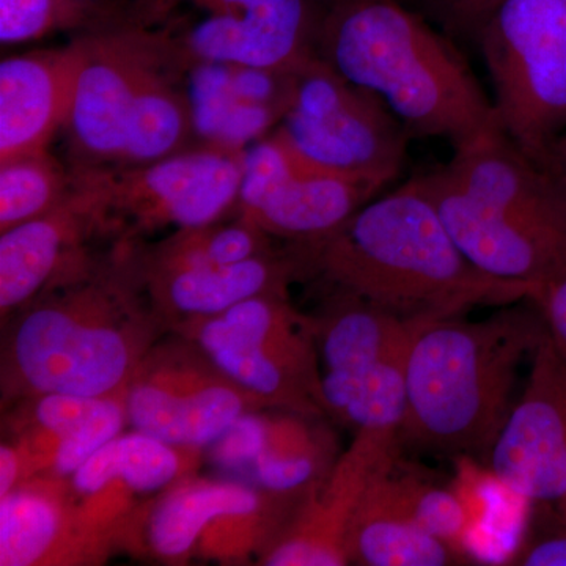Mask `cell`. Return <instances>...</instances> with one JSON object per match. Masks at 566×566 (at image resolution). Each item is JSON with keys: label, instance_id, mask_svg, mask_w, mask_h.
I'll return each instance as SVG.
<instances>
[{"label": "cell", "instance_id": "484cf974", "mask_svg": "<svg viewBox=\"0 0 566 566\" xmlns=\"http://www.w3.org/2000/svg\"><path fill=\"white\" fill-rule=\"evenodd\" d=\"M158 17V0H0V40L20 44L59 32L87 35L148 25Z\"/></svg>", "mask_w": 566, "mask_h": 566}, {"label": "cell", "instance_id": "7a4b0ae2", "mask_svg": "<svg viewBox=\"0 0 566 566\" xmlns=\"http://www.w3.org/2000/svg\"><path fill=\"white\" fill-rule=\"evenodd\" d=\"M304 249L311 275L409 322L457 318L476 305L502 307L532 300L539 290L469 262L416 178Z\"/></svg>", "mask_w": 566, "mask_h": 566}, {"label": "cell", "instance_id": "e575fe53", "mask_svg": "<svg viewBox=\"0 0 566 566\" xmlns=\"http://www.w3.org/2000/svg\"><path fill=\"white\" fill-rule=\"evenodd\" d=\"M542 167H545L551 177L556 180L558 188L566 197V132L560 134L547 148Z\"/></svg>", "mask_w": 566, "mask_h": 566}, {"label": "cell", "instance_id": "83f0119b", "mask_svg": "<svg viewBox=\"0 0 566 566\" xmlns=\"http://www.w3.org/2000/svg\"><path fill=\"white\" fill-rule=\"evenodd\" d=\"M73 189V170L50 151L0 164V233L55 210Z\"/></svg>", "mask_w": 566, "mask_h": 566}, {"label": "cell", "instance_id": "8992f818", "mask_svg": "<svg viewBox=\"0 0 566 566\" xmlns=\"http://www.w3.org/2000/svg\"><path fill=\"white\" fill-rule=\"evenodd\" d=\"M502 132L542 166L566 132V0H504L475 40Z\"/></svg>", "mask_w": 566, "mask_h": 566}, {"label": "cell", "instance_id": "e0dca14e", "mask_svg": "<svg viewBox=\"0 0 566 566\" xmlns=\"http://www.w3.org/2000/svg\"><path fill=\"white\" fill-rule=\"evenodd\" d=\"M99 237L91 196L76 181L73 193L55 210L0 233L3 322L44 290L93 263L96 255L88 249V241Z\"/></svg>", "mask_w": 566, "mask_h": 566}, {"label": "cell", "instance_id": "4316f807", "mask_svg": "<svg viewBox=\"0 0 566 566\" xmlns=\"http://www.w3.org/2000/svg\"><path fill=\"white\" fill-rule=\"evenodd\" d=\"M270 251L273 237L234 216L233 221L175 230L148 249L134 245V262L140 275H156L222 266Z\"/></svg>", "mask_w": 566, "mask_h": 566}, {"label": "cell", "instance_id": "2e32d148", "mask_svg": "<svg viewBox=\"0 0 566 566\" xmlns=\"http://www.w3.org/2000/svg\"><path fill=\"white\" fill-rule=\"evenodd\" d=\"M331 0H259L241 14L207 17L175 32L186 69L202 63L300 73L319 57L318 43Z\"/></svg>", "mask_w": 566, "mask_h": 566}, {"label": "cell", "instance_id": "f546056e", "mask_svg": "<svg viewBox=\"0 0 566 566\" xmlns=\"http://www.w3.org/2000/svg\"><path fill=\"white\" fill-rule=\"evenodd\" d=\"M532 301L542 312L554 344L566 357V271L553 281L543 283Z\"/></svg>", "mask_w": 566, "mask_h": 566}, {"label": "cell", "instance_id": "9c48e42d", "mask_svg": "<svg viewBox=\"0 0 566 566\" xmlns=\"http://www.w3.org/2000/svg\"><path fill=\"white\" fill-rule=\"evenodd\" d=\"M172 331L196 342L223 374L268 409L326 415L311 315L297 312L289 296L251 297Z\"/></svg>", "mask_w": 566, "mask_h": 566}, {"label": "cell", "instance_id": "7c38bea8", "mask_svg": "<svg viewBox=\"0 0 566 566\" xmlns=\"http://www.w3.org/2000/svg\"><path fill=\"white\" fill-rule=\"evenodd\" d=\"M81 36L85 61L63 128L73 167L117 166L142 81L167 50V29L136 25Z\"/></svg>", "mask_w": 566, "mask_h": 566}, {"label": "cell", "instance_id": "4fadbf2b", "mask_svg": "<svg viewBox=\"0 0 566 566\" xmlns=\"http://www.w3.org/2000/svg\"><path fill=\"white\" fill-rule=\"evenodd\" d=\"M490 457L502 485L526 501L560 506L566 516V357L547 329Z\"/></svg>", "mask_w": 566, "mask_h": 566}, {"label": "cell", "instance_id": "836d02e7", "mask_svg": "<svg viewBox=\"0 0 566 566\" xmlns=\"http://www.w3.org/2000/svg\"><path fill=\"white\" fill-rule=\"evenodd\" d=\"M465 2L468 0H420V6H422L420 13H423L428 20L433 21L439 29L446 32Z\"/></svg>", "mask_w": 566, "mask_h": 566}, {"label": "cell", "instance_id": "4dcf8cb0", "mask_svg": "<svg viewBox=\"0 0 566 566\" xmlns=\"http://www.w3.org/2000/svg\"><path fill=\"white\" fill-rule=\"evenodd\" d=\"M502 2L504 0H468L447 28V35L475 44L480 29Z\"/></svg>", "mask_w": 566, "mask_h": 566}, {"label": "cell", "instance_id": "5b68a950", "mask_svg": "<svg viewBox=\"0 0 566 566\" xmlns=\"http://www.w3.org/2000/svg\"><path fill=\"white\" fill-rule=\"evenodd\" d=\"M245 150L202 145L140 166L73 167L91 196L102 238L139 245L153 233L234 214Z\"/></svg>", "mask_w": 566, "mask_h": 566}, {"label": "cell", "instance_id": "d6a6232c", "mask_svg": "<svg viewBox=\"0 0 566 566\" xmlns=\"http://www.w3.org/2000/svg\"><path fill=\"white\" fill-rule=\"evenodd\" d=\"M520 565L566 566V534L543 539L528 547L521 557Z\"/></svg>", "mask_w": 566, "mask_h": 566}, {"label": "cell", "instance_id": "44dd1931", "mask_svg": "<svg viewBox=\"0 0 566 566\" xmlns=\"http://www.w3.org/2000/svg\"><path fill=\"white\" fill-rule=\"evenodd\" d=\"M103 558L77 521L65 480L35 475L0 499V565L96 564Z\"/></svg>", "mask_w": 566, "mask_h": 566}, {"label": "cell", "instance_id": "cb8c5ba5", "mask_svg": "<svg viewBox=\"0 0 566 566\" xmlns=\"http://www.w3.org/2000/svg\"><path fill=\"white\" fill-rule=\"evenodd\" d=\"M186 71L167 31V50L147 71L134 99L125 150L117 166L155 163L191 148L196 122L191 96L182 82Z\"/></svg>", "mask_w": 566, "mask_h": 566}, {"label": "cell", "instance_id": "f1b7e54d", "mask_svg": "<svg viewBox=\"0 0 566 566\" xmlns=\"http://www.w3.org/2000/svg\"><path fill=\"white\" fill-rule=\"evenodd\" d=\"M401 483L416 523L449 545L460 542L468 524L460 499L449 491L420 483L411 475H401Z\"/></svg>", "mask_w": 566, "mask_h": 566}, {"label": "cell", "instance_id": "277c9868", "mask_svg": "<svg viewBox=\"0 0 566 566\" xmlns=\"http://www.w3.org/2000/svg\"><path fill=\"white\" fill-rule=\"evenodd\" d=\"M502 305L490 318L424 324L406 365L398 442L424 452L490 453L512 411L524 359L546 333L539 308Z\"/></svg>", "mask_w": 566, "mask_h": 566}, {"label": "cell", "instance_id": "ba28073f", "mask_svg": "<svg viewBox=\"0 0 566 566\" xmlns=\"http://www.w3.org/2000/svg\"><path fill=\"white\" fill-rule=\"evenodd\" d=\"M300 501L227 476L188 475L133 513L118 547H132L167 564L196 557L243 560L251 553H263L285 513L294 512Z\"/></svg>", "mask_w": 566, "mask_h": 566}, {"label": "cell", "instance_id": "7402d4cb", "mask_svg": "<svg viewBox=\"0 0 566 566\" xmlns=\"http://www.w3.org/2000/svg\"><path fill=\"white\" fill-rule=\"evenodd\" d=\"M382 186L303 167L240 218L290 243L308 244L337 232Z\"/></svg>", "mask_w": 566, "mask_h": 566}, {"label": "cell", "instance_id": "1f68e13d", "mask_svg": "<svg viewBox=\"0 0 566 566\" xmlns=\"http://www.w3.org/2000/svg\"><path fill=\"white\" fill-rule=\"evenodd\" d=\"M25 480V465L20 449L14 442L0 446V499L10 494Z\"/></svg>", "mask_w": 566, "mask_h": 566}, {"label": "cell", "instance_id": "d4e9b609", "mask_svg": "<svg viewBox=\"0 0 566 566\" xmlns=\"http://www.w3.org/2000/svg\"><path fill=\"white\" fill-rule=\"evenodd\" d=\"M266 409L262 439L241 482L274 495L303 499L337 461L329 436L312 427L315 416Z\"/></svg>", "mask_w": 566, "mask_h": 566}, {"label": "cell", "instance_id": "ac0fdd59", "mask_svg": "<svg viewBox=\"0 0 566 566\" xmlns=\"http://www.w3.org/2000/svg\"><path fill=\"white\" fill-rule=\"evenodd\" d=\"M85 61L84 39L0 63V164L48 151L65 128Z\"/></svg>", "mask_w": 566, "mask_h": 566}, {"label": "cell", "instance_id": "d6986e66", "mask_svg": "<svg viewBox=\"0 0 566 566\" xmlns=\"http://www.w3.org/2000/svg\"><path fill=\"white\" fill-rule=\"evenodd\" d=\"M140 275V274H139ZM311 275L303 244L180 273L140 275L145 292L170 331L192 319L222 314L233 305L263 296H289L293 282Z\"/></svg>", "mask_w": 566, "mask_h": 566}, {"label": "cell", "instance_id": "30bf717a", "mask_svg": "<svg viewBox=\"0 0 566 566\" xmlns=\"http://www.w3.org/2000/svg\"><path fill=\"white\" fill-rule=\"evenodd\" d=\"M275 132L305 169L382 188L400 174L412 139L381 96L322 57L296 74L292 106Z\"/></svg>", "mask_w": 566, "mask_h": 566}, {"label": "cell", "instance_id": "9a60e30c", "mask_svg": "<svg viewBox=\"0 0 566 566\" xmlns=\"http://www.w3.org/2000/svg\"><path fill=\"white\" fill-rule=\"evenodd\" d=\"M398 431L359 430L331 471L301 499L285 526L264 547L260 565H348L349 527L365 491L397 460Z\"/></svg>", "mask_w": 566, "mask_h": 566}, {"label": "cell", "instance_id": "ffe728a7", "mask_svg": "<svg viewBox=\"0 0 566 566\" xmlns=\"http://www.w3.org/2000/svg\"><path fill=\"white\" fill-rule=\"evenodd\" d=\"M189 70L196 133L207 137L205 145L248 150L273 133L292 106L297 73L216 63Z\"/></svg>", "mask_w": 566, "mask_h": 566}, {"label": "cell", "instance_id": "3957f363", "mask_svg": "<svg viewBox=\"0 0 566 566\" xmlns=\"http://www.w3.org/2000/svg\"><path fill=\"white\" fill-rule=\"evenodd\" d=\"M453 41L405 0H331L318 54L381 96L412 139L441 137L457 148L501 126Z\"/></svg>", "mask_w": 566, "mask_h": 566}, {"label": "cell", "instance_id": "5bb4252c", "mask_svg": "<svg viewBox=\"0 0 566 566\" xmlns=\"http://www.w3.org/2000/svg\"><path fill=\"white\" fill-rule=\"evenodd\" d=\"M416 180L458 249L483 273L539 286L565 273V232L476 199L442 167Z\"/></svg>", "mask_w": 566, "mask_h": 566}, {"label": "cell", "instance_id": "8fae6325", "mask_svg": "<svg viewBox=\"0 0 566 566\" xmlns=\"http://www.w3.org/2000/svg\"><path fill=\"white\" fill-rule=\"evenodd\" d=\"M125 401L133 430L200 450L241 416L268 409L223 374L196 342L175 331L145 354L126 386Z\"/></svg>", "mask_w": 566, "mask_h": 566}, {"label": "cell", "instance_id": "d590c367", "mask_svg": "<svg viewBox=\"0 0 566 566\" xmlns=\"http://www.w3.org/2000/svg\"><path fill=\"white\" fill-rule=\"evenodd\" d=\"M197 9L203 10L208 17H227L241 14L259 0H189Z\"/></svg>", "mask_w": 566, "mask_h": 566}, {"label": "cell", "instance_id": "603a6c76", "mask_svg": "<svg viewBox=\"0 0 566 566\" xmlns=\"http://www.w3.org/2000/svg\"><path fill=\"white\" fill-rule=\"evenodd\" d=\"M348 562L363 566L455 564V547L416 523L395 461L375 476L357 506L346 543Z\"/></svg>", "mask_w": 566, "mask_h": 566}, {"label": "cell", "instance_id": "6da1fadb", "mask_svg": "<svg viewBox=\"0 0 566 566\" xmlns=\"http://www.w3.org/2000/svg\"><path fill=\"white\" fill-rule=\"evenodd\" d=\"M13 318L3 335L2 390L22 400L125 392L145 354L170 331L145 292L133 248L118 244Z\"/></svg>", "mask_w": 566, "mask_h": 566}, {"label": "cell", "instance_id": "52a82bcc", "mask_svg": "<svg viewBox=\"0 0 566 566\" xmlns=\"http://www.w3.org/2000/svg\"><path fill=\"white\" fill-rule=\"evenodd\" d=\"M311 319L326 415L356 431L400 430L409 352L428 323L337 290Z\"/></svg>", "mask_w": 566, "mask_h": 566}]
</instances>
